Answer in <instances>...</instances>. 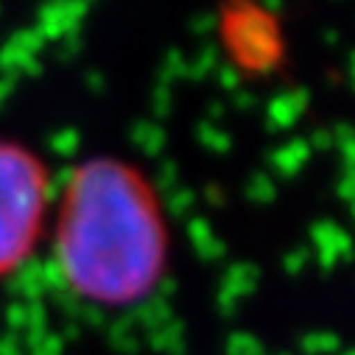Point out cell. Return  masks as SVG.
<instances>
[{
	"label": "cell",
	"instance_id": "obj_2",
	"mask_svg": "<svg viewBox=\"0 0 355 355\" xmlns=\"http://www.w3.org/2000/svg\"><path fill=\"white\" fill-rule=\"evenodd\" d=\"M48 210V171L23 146L0 140V277L34 254Z\"/></svg>",
	"mask_w": 355,
	"mask_h": 355
},
{
	"label": "cell",
	"instance_id": "obj_1",
	"mask_svg": "<svg viewBox=\"0 0 355 355\" xmlns=\"http://www.w3.org/2000/svg\"><path fill=\"white\" fill-rule=\"evenodd\" d=\"M53 254L81 302L129 308L148 300L168 266V227L146 176L110 157L78 165L59 205Z\"/></svg>",
	"mask_w": 355,
	"mask_h": 355
}]
</instances>
